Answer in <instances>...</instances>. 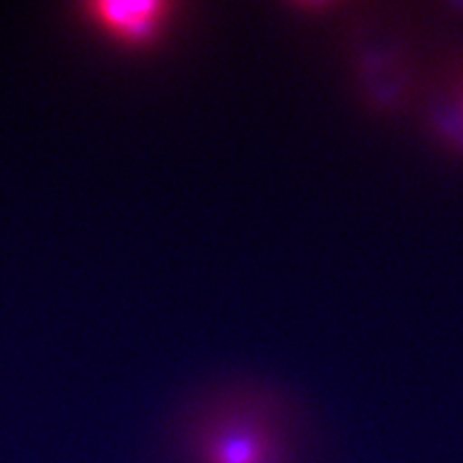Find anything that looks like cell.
I'll return each mask as SVG.
<instances>
[{
  "mask_svg": "<svg viewBox=\"0 0 463 463\" xmlns=\"http://www.w3.org/2000/svg\"><path fill=\"white\" fill-rule=\"evenodd\" d=\"M184 454L187 463H298L286 425L265 408L207 413L187 432Z\"/></svg>",
  "mask_w": 463,
  "mask_h": 463,
  "instance_id": "cell-1",
  "label": "cell"
},
{
  "mask_svg": "<svg viewBox=\"0 0 463 463\" xmlns=\"http://www.w3.org/2000/svg\"><path fill=\"white\" fill-rule=\"evenodd\" d=\"M411 112L434 151L463 163V43L429 52Z\"/></svg>",
  "mask_w": 463,
  "mask_h": 463,
  "instance_id": "cell-2",
  "label": "cell"
},
{
  "mask_svg": "<svg viewBox=\"0 0 463 463\" xmlns=\"http://www.w3.org/2000/svg\"><path fill=\"white\" fill-rule=\"evenodd\" d=\"M429 52L417 49L403 25L386 16V24L373 32L364 52L365 95L369 105L386 116L411 112Z\"/></svg>",
  "mask_w": 463,
  "mask_h": 463,
  "instance_id": "cell-3",
  "label": "cell"
},
{
  "mask_svg": "<svg viewBox=\"0 0 463 463\" xmlns=\"http://www.w3.org/2000/svg\"><path fill=\"white\" fill-rule=\"evenodd\" d=\"M95 16L112 32L128 39H143L155 29L161 16V3H100L93 6Z\"/></svg>",
  "mask_w": 463,
  "mask_h": 463,
  "instance_id": "cell-4",
  "label": "cell"
}]
</instances>
